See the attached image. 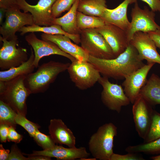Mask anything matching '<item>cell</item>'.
Returning <instances> with one entry per match:
<instances>
[{"mask_svg": "<svg viewBox=\"0 0 160 160\" xmlns=\"http://www.w3.org/2000/svg\"><path fill=\"white\" fill-rule=\"evenodd\" d=\"M135 47L129 43L125 50L115 58L103 59L89 56L92 64L103 76L116 80L124 79L145 64Z\"/></svg>", "mask_w": 160, "mask_h": 160, "instance_id": "6da1fadb", "label": "cell"}, {"mask_svg": "<svg viewBox=\"0 0 160 160\" xmlns=\"http://www.w3.org/2000/svg\"><path fill=\"white\" fill-rule=\"evenodd\" d=\"M70 64L52 60L44 63L36 72L25 76V86L31 94L44 92L60 73L67 70Z\"/></svg>", "mask_w": 160, "mask_h": 160, "instance_id": "7a4b0ae2", "label": "cell"}, {"mask_svg": "<svg viewBox=\"0 0 160 160\" xmlns=\"http://www.w3.org/2000/svg\"><path fill=\"white\" fill-rule=\"evenodd\" d=\"M25 76H21L7 81H0V100L17 113L25 116L26 101L31 94L24 83Z\"/></svg>", "mask_w": 160, "mask_h": 160, "instance_id": "3957f363", "label": "cell"}, {"mask_svg": "<svg viewBox=\"0 0 160 160\" xmlns=\"http://www.w3.org/2000/svg\"><path fill=\"white\" fill-rule=\"evenodd\" d=\"M117 134V127L113 123L100 127L90 137L89 150L92 156L100 160H110L113 152L114 138Z\"/></svg>", "mask_w": 160, "mask_h": 160, "instance_id": "277c9868", "label": "cell"}, {"mask_svg": "<svg viewBox=\"0 0 160 160\" xmlns=\"http://www.w3.org/2000/svg\"><path fill=\"white\" fill-rule=\"evenodd\" d=\"M80 35L81 47L89 56L103 59L116 57L108 42L95 28L82 30Z\"/></svg>", "mask_w": 160, "mask_h": 160, "instance_id": "5b68a950", "label": "cell"}, {"mask_svg": "<svg viewBox=\"0 0 160 160\" xmlns=\"http://www.w3.org/2000/svg\"><path fill=\"white\" fill-rule=\"evenodd\" d=\"M67 70L71 81L81 90L93 86L101 77L93 65L87 61L76 59L70 63Z\"/></svg>", "mask_w": 160, "mask_h": 160, "instance_id": "8992f818", "label": "cell"}, {"mask_svg": "<svg viewBox=\"0 0 160 160\" xmlns=\"http://www.w3.org/2000/svg\"><path fill=\"white\" fill-rule=\"evenodd\" d=\"M16 4L7 9L5 20L0 27L2 37L8 40L18 38L16 33L25 25L34 24L33 17L31 13L22 12Z\"/></svg>", "mask_w": 160, "mask_h": 160, "instance_id": "52a82bcc", "label": "cell"}, {"mask_svg": "<svg viewBox=\"0 0 160 160\" xmlns=\"http://www.w3.org/2000/svg\"><path fill=\"white\" fill-rule=\"evenodd\" d=\"M131 21L129 29L126 31L129 42L134 34L138 31L148 33L160 30V26L155 21V14L150 10L147 7L144 6L142 9L139 6L137 1L135 3L132 9Z\"/></svg>", "mask_w": 160, "mask_h": 160, "instance_id": "ba28073f", "label": "cell"}, {"mask_svg": "<svg viewBox=\"0 0 160 160\" xmlns=\"http://www.w3.org/2000/svg\"><path fill=\"white\" fill-rule=\"evenodd\" d=\"M98 82L103 88L101 101L109 109L119 113L122 107L130 103L121 85L112 83L108 78L103 76L101 77Z\"/></svg>", "mask_w": 160, "mask_h": 160, "instance_id": "9c48e42d", "label": "cell"}, {"mask_svg": "<svg viewBox=\"0 0 160 160\" xmlns=\"http://www.w3.org/2000/svg\"><path fill=\"white\" fill-rule=\"evenodd\" d=\"M2 45L0 49V68L1 71L20 65L29 58L26 48L19 47L18 38L8 40L0 37Z\"/></svg>", "mask_w": 160, "mask_h": 160, "instance_id": "30bf717a", "label": "cell"}, {"mask_svg": "<svg viewBox=\"0 0 160 160\" xmlns=\"http://www.w3.org/2000/svg\"><path fill=\"white\" fill-rule=\"evenodd\" d=\"M56 0H39L37 4L31 5L25 0H16V4L25 13L32 15L34 24L49 26L53 25L54 18L52 15V7Z\"/></svg>", "mask_w": 160, "mask_h": 160, "instance_id": "8fae6325", "label": "cell"}, {"mask_svg": "<svg viewBox=\"0 0 160 160\" xmlns=\"http://www.w3.org/2000/svg\"><path fill=\"white\" fill-rule=\"evenodd\" d=\"M25 39L33 51L35 57L33 64L36 68L39 66V63L41 58L51 55H57L64 56L71 62L76 60L72 56L63 51L52 42L38 39L34 32H31L27 35Z\"/></svg>", "mask_w": 160, "mask_h": 160, "instance_id": "7c38bea8", "label": "cell"}, {"mask_svg": "<svg viewBox=\"0 0 160 160\" xmlns=\"http://www.w3.org/2000/svg\"><path fill=\"white\" fill-rule=\"evenodd\" d=\"M133 104L132 113L135 129L139 137L144 139L150 128L153 111L140 94Z\"/></svg>", "mask_w": 160, "mask_h": 160, "instance_id": "4fadbf2b", "label": "cell"}, {"mask_svg": "<svg viewBox=\"0 0 160 160\" xmlns=\"http://www.w3.org/2000/svg\"><path fill=\"white\" fill-rule=\"evenodd\" d=\"M129 43L136 49L141 59L147 61V64L157 63L160 65V55L155 42L147 33L137 32Z\"/></svg>", "mask_w": 160, "mask_h": 160, "instance_id": "5bb4252c", "label": "cell"}, {"mask_svg": "<svg viewBox=\"0 0 160 160\" xmlns=\"http://www.w3.org/2000/svg\"><path fill=\"white\" fill-rule=\"evenodd\" d=\"M95 29L108 42L116 57L124 52L129 43L126 31L114 25L105 23Z\"/></svg>", "mask_w": 160, "mask_h": 160, "instance_id": "9a60e30c", "label": "cell"}, {"mask_svg": "<svg viewBox=\"0 0 160 160\" xmlns=\"http://www.w3.org/2000/svg\"><path fill=\"white\" fill-rule=\"evenodd\" d=\"M155 63L145 64L127 77L122 83L124 92L133 104L145 84L148 74Z\"/></svg>", "mask_w": 160, "mask_h": 160, "instance_id": "2e32d148", "label": "cell"}, {"mask_svg": "<svg viewBox=\"0 0 160 160\" xmlns=\"http://www.w3.org/2000/svg\"><path fill=\"white\" fill-rule=\"evenodd\" d=\"M24 154L28 156L42 155L56 158L57 160H73L76 159L83 160L90 155V153L87 151L84 147L65 148L57 145L47 150L34 151L32 154Z\"/></svg>", "mask_w": 160, "mask_h": 160, "instance_id": "e0dca14e", "label": "cell"}, {"mask_svg": "<svg viewBox=\"0 0 160 160\" xmlns=\"http://www.w3.org/2000/svg\"><path fill=\"white\" fill-rule=\"evenodd\" d=\"M41 37L43 40L55 43L63 51L72 56L77 60L88 61L89 55L81 47L72 43L68 36L60 34L43 33L41 35Z\"/></svg>", "mask_w": 160, "mask_h": 160, "instance_id": "ac0fdd59", "label": "cell"}, {"mask_svg": "<svg viewBox=\"0 0 160 160\" xmlns=\"http://www.w3.org/2000/svg\"><path fill=\"white\" fill-rule=\"evenodd\" d=\"M137 1V0H124L114 9L106 8L100 17L106 23L114 25L126 31L129 29L130 25L127 15L128 6Z\"/></svg>", "mask_w": 160, "mask_h": 160, "instance_id": "d6986e66", "label": "cell"}, {"mask_svg": "<svg viewBox=\"0 0 160 160\" xmlns=\"http://www.w3.org/2000/svg\"><path fill=\"white\" fill-rule=\"evenodd\" d=\"M48 129L50 135L55 143L65 145L69 148L76 147L75 136L61 119H51Z\"/></svg>", "mask_w": 160, "mask_h": 160, "instance_id": "ffe728a7", "label": "cell"}, {"mask_svg": "<svg viewBox=\"0 0 160 160\" xmlns=\"http://www.w3.org/2000/svg\"><path fill=\"white\" fill-rule=\"evenodd\" d=\"M151 105L160 104V78L152 73L141 89L140 94Z\"/></svg>", "mask_w": 160, "mask_h": 160, "instance_id": "44dd1931", "label": "cell"}, {"mask_svg": "<svg viewBox=\"0 0 160 160\" xmlns=\"http://www.w3.org/2000/svg\"><path fill=\"white\" fill-rule=\"evenodd\" d=\"M80 0H76L68 12L62 17L54 18L53 24L60 25L67 33L71 34H79L81 31L77 27L76 14Z\"/></svg>", "mask_w": 160, "mask_h": 160, "instance_id": "7402d4cb", "label": "cell"}, {"mask_svg": "<svg viewBox=\"0 0 160 160\" xmlns=\"http://www.w3.org/2000/svg\"><path fill=\"white\" fill-rule=\"evenodd\" d=\"M31 54L27 61L17 66L0 71V81H7L19 76H26L32 73L36 68L33 64L35 56L31 48Z\"/></svg>", "mask_w": 160, "mask_h": 160, "instance_id": "603a6c76", "label": "cell"}, {"mask_svg": "<svg viewBox=\"0 0 160 160\" xmlns=\"http://www.w3.org/2000/svg\"><path fill=\"white\" fill-rule=\"evenodd\" d=\"M20 33L21 35H23L28 33L42 32L52 34H60L69 37L71 39L77 44L80 42L79 34H71L65 31L59 25L53 24L49 26H41L34 24L32 25L24 26L18 31Z\"/></svg>", "mask_w": 160, "mask_h": 160, "instance_id": "cb8c5ba5", "label": "cell"}, {"mask_svg": "<svg viewBox=\"0 0 160 160\" xmlns=\"http://www.w3.org/2000/svg\"><path fill=\"white\" fill-rule=\"evenodd\" d=\"M107 7L105 0H80L77 11L86 15L101 17Z\"/></svg>", "mask_w": 160, "mask_h": 160, "instance_id": "d4e9b609", "label": "cell"}, {"mask_svg": "<svg viewBox=\"0 0 160 160\" xmlns=\"http://www.w3.org/2000/svg\"><path fill=\"white\" fill-rule=\"evenodd\" d=\"M77 25L81 30L88 28H96L103 26L105 23L101 18L86 15L77 11Z\"/></svg>", "mask_w": 160, "mask_h": 160, "instance_id": "484cf974", "label": "cell"}, {"mask_svg": "<svg viewBox=\"0 0 160 160\" xmlns=\"http://www.w3.org/2000/svg\"><path fill=\"white\" fill-rule=\"evenodd\" d=\"M125 150L128 153L143 152L149 154L160 153V137L148 143L129 146Z\"/></svg>", "mask_w": 160, "mask_h": 160, "instance_id": "4316f807", "label": "cell"}, {"mask_svg": "<svg viewBox=\"0 0 160 160\" xmlns=\"http://www.w3.org/2000/svg\"><path fill=\"white\" fill-rule=\"evenodd\" d=\"M17 113L9 105L0 100V124H7L16 128L15 119Z\"/></svg>", "mask_w": 160, "mask_h": 160, "instance_id": "83f0119b", "label": "cell"}, {"mask_svg": "<svg viewBox=\"0 0 160 160\" xmlns=\"http://www.w3.org/2000/svg\"><path fill=\"white\" fill-rule=\"evenodd\" d=\"M160 137V114L154 111L148 132L144 140V143L154 140Z\"/></svg>", "mask_w": 160, "mask_h": 160, "instance_id": "f1b7e54d", "label": "cell"}, {"mask_svg": "<svg viewBox=\"0 0 160 160\" xmlns=\"http://www.w3.org/2000/svg\"><path fill=\"white\" fill-rule=\"evenodd\" d=\"M15 119L17 124L22 127L29 133L30 136L33 137L36 131L39 128V126L27 119L25 116L17 113Z\"/></svg>", "mask_w": 160, "mask_h": 160, "instance_id": "f546056e", "label": "cell"}, {"mask_svg": "<svg viewBox=\"0 0 160 160\" xmlns=\"http://www.w3.org/2000/svg\"><path fill=\"white\" fill-rule=\"evenodd\" d=\"M76 0H56L52 5V15L57 18L62 12L69 11Z\"/></svg>", "mask_w": 160, "mask_h": 160, "instance_id": "4dcf8cb0", "label": "cell"}, {"mask_svg": "<svg viewBox=\"0 0 160 160\" xmlns=\"http://www.w3.org/2000/svg\"><path fill=\"white\" fill-rule=\"evenodd\" d=\"M33 138L36 143L44 150L50 149L56 145L50 135L42 133L39 129L36 131Z\"/></svg>", "mask_w": 160, "mask_h": 160, "instance_id": "1f68e13d", "label": "cell"}, {"mask_svg": "<svg viewBox=\"0 0 160 160\" xmlns=\"http://www.w3.org/2000/svg\"><path fill=\"white\" fill-rule=\"evenodd\" d=\"M141 156L137 153H128L121 155L113 153L111 155L110 160H144Z\"/></svg>", "mask_w": 160, "mask_h": 160, "instance_id": "d6a6232c", "label": "cell"}, {"mask_svg": "<svg viewBox=\"0 0 160 160\" xmlns=\"http://www.w3.org/2000/svg\"><path fill=\"white\" fill-rule=\"evenodd\" d=\"M7 160H28V157L23 155L20 150L16 145L12 146Z\"/></svg>", "mask_w": 160, "mask_h": 160, "instance_id": "836d02e7", "label": "cell"}, {"mask_svg": "<svg viewBox=\"0 0 160 160\" xmlns=\"http://www.w3.org/2000/svg\"><path fill=\"white\" fill-rule=\"evenodd\" d=\"M15 128L12 126L9 127L7 140L9 142L12 141L18 143L21 141L23 137L22 135L16 131Z\"/></svg>", "mask_w": 160, "mask_h": 160, "instance_id": "e575fe53", "label": "cell"}, {"mask_svg": "<svg viewBox=\"0 0 160 160\" xmlns=\"http://www.w3.org/2000/svg\"><path fill=\"white\" fill-rule=\"evenodd\" d=\"M10 126L7 124H1L0 125V138L2 143H6L9 133Z\"/></svg>", "mask_w": 160, "mask_h": 160, "instance_id": "d590c367", "label": "cell"}, {"mask_svg": "<svg viewBox=\"0 0 160 160\" xmlns=\"http://www.w3.org/2000/svg\"><path fill=\"white\" fill-rule=\"evenodd\" d=\"M140 0L147 4L153 11L160 12V0Z\"/></svg>", "mask_w": 160, "mask_h": 160, "instance_id": "8d00e7d4", "label": "cell"}, {"mask_svg": "<svg viewBox=\"0 0 160 160\" xmlns=\"http://www.w3.org/2000/svg\"><path fill=\"white\" fill-rule=\"evenodd\" d=\"M148 33L155 42L157 47L160 49V30L150 31Z\"/></svg>", "mask_w": 160, "mask_h": 160, "instance_id": "74e56055", "label": "cell"}, {"mask_svg": "<svg viewBox=\"0 0 160 160\" xmlns=\"http://www.w3.org/2000/svg\"><path fill=\"white\" fill-rule=\"evenodd\" d=\"M16 0H0V8L7 9L16 5Z\"/></svg>", "mask_w": 160, "mask_h": 160, "instance_id": "f35d334b", "label": "cell"}, {"mask_svg": "<svg viewBox=\"0 0 160 160\" xmlns=\"http://www.w3.org/2000/svg\"><path fill=\"white\" fill-rule=\"evenodd\" d=\"M10 151L9 149H5L2 144L0 145V160H7Z\"/></svg>", "mask_w": 160, "mask_h": 160, "instance_id": "ab89813d", "label": "cell"}, {"mask_svg": "<svg viewBox=\"0 0 160 160\" xmlns=\"http://www.w3.org/2000/svg\"><path fill=\"white\" fill-rule=\"evenodd\" d=\"M28 160H50L51 157L42 155L29 156Z\"/></svg>", "mask_w": 160, "mask_h": 160, "instance_id": "60d3db41", "label": "cell"}, {"mask_svg": "<svg viewBox=\"0 0 160 160\" xmlns=\"http://www.w3.org/2000/svg\"><path fill=\"white\" fill-rule=\"evenodd\" d=\"M7 9L3 8H0V24L2 25L3 23V19L5 17Z\"/></svg>", "mask_w": 160, "mask_h": 160, "instance_id": "b9f144b4", "label": "cell"}, {"mask_svg": "<svg viewBox=\"0 0 160 160\" xmlns=\"http://www.w3.org/2000/svg\"><path fill=\"white\" fill-rule=\"evenodd\" d=\"M151 159L153 160H160V155L156 156H152L151 157Z\"/></svg>", "mask_w": 160, "mask_h": 160, "instance_id": "7bdbcfd3", "label": "cell"}]
</instances>
